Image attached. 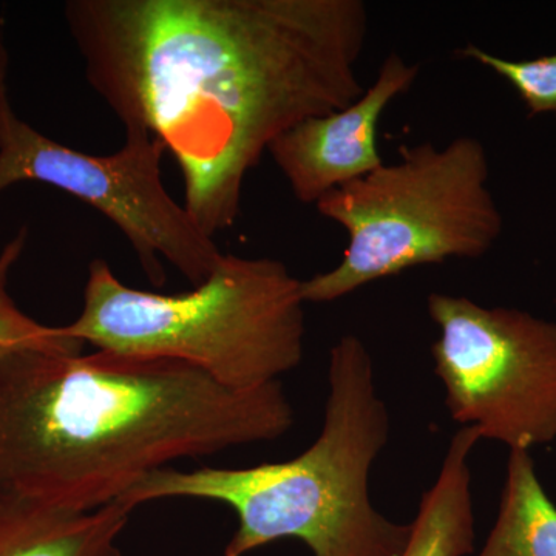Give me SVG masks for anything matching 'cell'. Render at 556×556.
I'll use <instances>...</instances> for the list:
<instances>
[{"label": "cell", "mask_w": 556, "mask_h": 556, "mask_svg": "<svg viewBox=\"0 0 556 556\" xmlns=\"http://www.w3.org/2000/svg\"><path fill=\"white\" fill-rule=\"evenodd\" d=\"M302 280L285 263L223 254L192 291L127 287L109 263L89 265L83 311L62 328L97 351L199 369L229 390L280 382L305 345Z\"/></svg>", "instance_id": "obj_4"}, {"label": "cell", "mask_w": 556, "mask_h": 556, "mask_svg": "<svg viewBox=\"0 0 556 556\" xmlns=\"http://www.w3.org/2000/svg\"><path fill=\"white\" fill-rule=\"evenodd\" d=\"M134 510L119 501L73 510L0 495V556H124L119 538Z\"/></svg>", "instance_id": "obj_9"}, {"label": "cell", "mask_w": 556, "mask_h": 556, "mask_svg": "<svg viewBox=\"0 0 556 556\" xmlns=\"http://www.w3.org/2000/svg\"><path fill=\"white\" fill-rule=\"evenodd\" d=\"M407 547L401 556H468L475 552L470 457L450 450L434 484L420 497Z\"/></svg>", "instance_id": "obj_10"}, {"label": "cell", "mask_w": 556, "mask_h": 556, "mask_svg": "<svg viewBox=\"0 0 556 556\" xmlns=\"http://www.w3.org/2000/svg\"><path fill=\"white\" fill-rule=\"evenodd\" d=\"M484 144L459 137L401 148V160L331 190L321 217L345 229L342 262L302 280L306 303H331L382 278L450 258H481L503 232Z\"/></svg>", "instance_id": "obj_5"}, {"label": "cell", "mask_w": 556, "mask_h": 556, "mask_svg": "<svg viewBox=\"0 0 556 556\" xmlns=\"http://www.w3.org/2000/svg\"><path fill=\"white\" fill-rule=\"evenodd\" d=\"M28 243V229L21 228L0 251V354L11 351H47L78 354L84 345L67 338L61 327H47L25 314L10 294V277Z\"/></svg>", "instance_id": "obj_12"}, {"label": "cell", "mask_w": 556, "mask_h": 556, "mask_svg": "<svg viewBox=\"0 0 556 556\" xmlns=\"http://www.w3.org/2000/svg\"><path fill=\"white\" fill-rule=\"evenodd\" d=\"M434 375L450 416L510 452L556 441V324L431 292Z\"/></svg>", "instance_id": "obj_7"}, {"label": "cell", "mask_w": 556, "mask_h": 556, "mask_svg": "<svg viewBox=\"0 0 556 556\" xmlns=\"http://www.w3.org/2000/svg\"><path fill=\"white\" fill-rule=\"evenodd\" d=\"M324 426L311 447L283 463L153 471L119 503L137 508L170 497L208 501L236 514L223 556H247L281 540L314 556H401L412 525L383 517L369 497L372 464L390 438L371 354L348 334L329 353Z\"/></svg>", "instance_id": "obj_3"}, {"label": "cell", "mask_w": 556, "mask_h": 556, "mask_svg": "<svg viewBox=\"0 0 556 556\" xmlns=\"http://www.w3.org/2000/svg\"><path fill=\"white\" fill-rule=\"evenodd\" d=\"M292 426L280 382L229 390L179 362L108 351L0 354V495L97 510L177 460Z\"/></svg>", "instance_id": "obj_2"}, {"label": "cell", "mask_w": 556, "mask_h": 556, "mask_svg": "<svg viewBox=\"0 0 556 556\" xmlns=\"http://www.w3.org/2000/svg\"><path fill=\"white\" fill-rule=\"evenodd\" d=\"M478 556H556V506L530 452H510L500 511Z\"/></svg>", "instance_id": "obj_11"}, {"label": "cell", "mask_w": 556, "mask_h": 556, "mask_svg": "<svg viewBox=\"0 0 556 556\" xmlns=\"http://www.w3.org/2000/svg\"><path fill=\"white\" fill-rule=\"evenodd\" d=\"M10 51L0 38V193L43 182L97 208L124 233L153 287L166 283L167 262L197 287L223 252L195 225L161 175L166 148L148 131L126 130L118 152L93 155L68 148L17 115L10 94Z\"/></svg>", "instance_id": "obj_6"}, {"label": "cell", "mask_w": 556, "mask_h": 556, "mask_svg": "<svg viewBox=\"0 0 556 556\" xmlns=\"http://www.w3.org/2000/svg\"><path fill=\"white\" fill-rule=\"evenodd\" d=\"M64 17L90 86L172 153L212 239L277 138L367 90L362 0H70Z\"/></svg>", "instance_id": "obj_1"}, {"label": "cell", "mask_w": 556, "mask_h": 556, "mask_svg": "<svg viewBox=\"0 0 556 556\" xmlns=\"http://www.w3.org/2000/svg\"><path fill=\"white\" fill-rule=\"evenodd\" d=\"M419 72V65L390 53L372 86L353 104L302 121L270 144L268 153L300 203L316 204L382 166L379 121L391 102L412 89Z\"/></svg>", "instance_id": "obj_8"}, {"label": "cell", "mask_w": 556, "mask_h": 556, "mask_svg": "<svg viewBox=\"0 0 556 556\" xmlns=\"http://www.w3.org/2000/svg\"><path fill=\"white\" fill-rule=\"evenodd\" d=\"M459 56L475 61L506 79L517 90L530 115L552 113L556 116V53L535 60L514 61L468 43L459 50Z\"/></svg>", "instance_id": "obj_13"}]
</instances>
